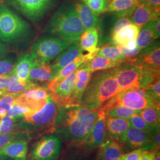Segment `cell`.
<instances>
[{
	"label": "cell",
	"mask_w": 160,
	"mask_h": 160,
	"mask_svg": "<svg viewBox=\"0 0 160 160\" xmlns=\"http://www.w3.org/2000/svg\"><path fill=\"white\" fill-rule=\"evenodd\" d=\"M128 120L131 127L137 128L143 131L155 133L159 131V126L154 127L149 125L143 120L142 117L138 114V113L132 115L129 119H128Z\"/></svg>",
	"instance_id": "cell-35"
},
{
	"label": "cell",
	"mask_w": 160,
	"mask_h": 160,
	"mask_svg": "<svg viewBox=\"0 0 160 160\" xmlns=\"http://www.w3.org/2000/svg\"><path fill=\"white\" fill-rule=\"evenodd\" d=\"M109 0H83V3L98 16L106 12Z\"/></svg>",
	"instance_id": "cell-37"
},
{
	"label": "cell",
	"mask_w": 160,
	"mask_h": 160,
	"mask_svg": "<svg viewBox=\"0 0 160 160\" xmlns=\"http://www.w3.org/2000/svg\"><path fill=\"white\" fill-rule=\"evenodd\" d=\"M131 20L129 18H118V19L115 22L114 26L112 28L111 34L119 31L120 29L125 27L126 25L131 23Z\"/></svg>",
	"instance_id": "cell-42"
},
{
	"label": "cell",
	"mask_w": 160,
	"mask_h": 160,
	"mask_svg": "<svg viewBox=\"0 0 160 160\" xmlns=\"http://www.w3.org/2000/svg\"><path fill=\"white\" fill-rule=\"evenodd\" d=\"M72 41L59 37H45L36 40L30 53L39 63H48L66 49Z\"/></svg>",
	"instance_id": "cell-7"
},
{
	"label": "cell",
	"mask_w": 160,
	"mask_h": 160,
	"mask_svg": "<svg viewBox=\"0 0 160 160\" xmlns=\"http://www.w3.org/2000/svg\"><path fill=\"white\" fill-rule=\"evenodd\" d=\"M122 155L120 145L113 141L107 140L100 146L97 160H119Z\"/></svg>",
	"instance_id": "cell-27"
},
{
	"label": "cell",
	"mask_w": 160,
	"mask_h": 160,
	"mask_svg": "<svg viewBox=\"0 0 160 160\" xmlns=\"http://www.w3.org/2000/svg\"><path fill=\"white\" fill-rule=\"evenodd\" d=\"M55 76L51 65L48 63H38L30 70L29 80L33 83L36 82H49Z\"/></svg>",
	"instance_id": "cell-29"
},
{
	"label": "cell",
	"mask_w": 160,
	"mask_h": 160,
	"mask_svg": "<svg viewBox=\"0 0 160 160\" xmlns=\"http://www.w3.org/2000/svg\"><path fill=\"white\" fill-rule=\"evenodd\" d=\"M75 71L63 80L51 94V96L59 108L71 106L76 81Z\"/></svg>",
	"instance_id": "cell-14"
},
{
	"label": "cell",
	"mask_w": 160,
	"mask_h": 160,
	"mask_svg": "<svg viewBox=\"0 0 160 160\" xmlns=\"http://www.w3.org/2000/svg\"><path fill=\"white\" fill-rule=\"evenodd\" d=\"M9 82V75L0 77V92L5 89Z\"/></svg>",
	"instance_id": "cell-44"
},
{
	"label": "cell",
	"mask_w": 160,
	"mask_h": 160,
	"mask_svg": "<svg viewBox=\"0 0 160 160\" xmlns=\"http://www.w3.org/2000/svg\"><path fill=\"white\" fill-rule=\"evenodd\" d=\"M82 51L79 44V40L72 42L66 49L55 59L53 63L51 65L55 75L57 74L58 72L64 67L73 61L82 53Z\"/></svg>",
	"instance_id": "cell-17"
},
{
	"label": "cell",
	"mask_w": 160,
	"mask_h": 160,
	"mask_svg": "<svg viewBox=\"0 0 160 160\" xmlns=\"http://www.w3.org/2000/svg\"><path fill=\"white\" fill-rule=\"evenodd\" d=\"M140 30L134 24L130 23L111 34L112 42L116 45L126 47L130 42L137 40Z\"/></svg>",
	"instance_id": "cell-22"
},
{
	"label": "cell",
	"mask_w": 160,
	"mask_h": 160,
	"mask_svg": "<svg viewBox=\"0 0 160 160\" xmlns=\"http://www.w3.org/2000/svg\"><path fill=\"white\" fill-rule=\"evenodd\" d=\"M159 18V11L155 10L143 2H139L138 6L129 18L132 23L141 29L149 22Z\"/></svg>",
	"instance_id": "cell-18"
},
{
	"label": "cell",
	"mask_w": 160,
	"mask_h": 160,
	"mask_svg": "<svg viewBox=\"0 0 160 160\" xmlns=\"http://www.w3.org/2000/svg\"><path fill=\"white\" fill-rule=\"evenodd\" d=\"M83 92L80 106L96 110L119 93L115 67L94 72Z\"/></svg>",
	"instance_id": "cell-2"
},
{
	"label": "cell",
	"mask_w": 160,
	"mask_h": 160,
	"mask_svg": "<svg viewBox=\"0 0 160 160\" xmlns=\"http://www.w3.org/2000/svg\"><path fill=\"white\" fill-rule=\"evenodd\" d=\"M0 105H1V103H0Z\"/></svg>",
	"instance_id": "cell-50"
},
{
	"label": "cell",
	"mask_w": 160,
	"mask_h": 160,
	"mask_svg": "<svg viewBox=\"0 0 160 160\" xmlns=\"http://www.w3.org/2000/svg\"><path fill=\"white\" fill-rule=\"evenodd\" d=\"M61 149L60 138L53 135L41 138L36 143L30 154L32 160H55Z\"/></svg>",
	"instance_id": "cell-12"
},
{
	"label": "cell",
	"mask_w": 160,
	"mask_h": 160,
	"mask_svg": "<svg viewBox=\"0 0 160 160\" xmlns=\"http://www.w3.org/2000/svg\"><path fill=\"white\" fill-rule=\"evenodd\" d=\"M116 106L140 111L152 106H160V102L152 99L143 88L131 89L119 92L96 111L103 112Z\"/></svg>",
	"instance_id": "cell-4"
},
{
	"label": "cell",
	"mask_w": 160,
	"mask_h": 160,
	"mask_svg": "<svg viewBox=\"0 0 160 160\" xmlns=\"http://www.w3.org/2000/svg\"><path fill=\"white\" fill-rule=\"evenodd\" d=\"M148 93L149 96L155 101L160 102V79L155 80L148 86L143 88Z\"/></svg>",
	"instance_id": "cell-39"
},
{
	"label": "cell",
	"mask_w": 160,
	"mask_h": 160,
	"mask_svg": "<svg viewBox=\"0 0 160 160\" xmlns=\"http://www.w3.org/2000/svg\"><path fill=\"white\" fill-rule=\"evenodd\" d=\"M47 30L57 37L74 42L80 39L85 29L74 4L67 2L53 14L47 26Z\"/></svg>",
	"instance_id": "cell-3"
},
{
	"label": "cell",
	"mask_w": 160,
	"mask_h": 160,
	"mask_svg": "<svg viewBox=\"0 0 160 160\" xmlns=\"http://www.w3.org/2000/svg\"><path fill=\"white\" fill-rule=\"evenodd\" d=\"M154 39L155 40L159 39L160 36V20L157 19L155 24L154 28Z\"/></svg>",
	"instance_id": "cell-45"
},
{
	"label": "cell",
	"mask_w": 160,
	"mask_h": 160,
	"mask_svg": "<svg viewBox=\"0 0 160 160\" xmlns=\"http://www.w3.org/2000/svg\"><path fill=\"white\" fill-rule=\"evenodd\" d=\"M157 20L149 22L140 30L136 40L137 46L139 50H142L155 40L154 35Z\"/></svg>",
	"instance_id": "cell-30"
},
{
	"label": "cell",
	"mask_w": 160,
	"mask_h": 160,
	"mask_svg": "<svg viewBox=\"0 0 160 160\" xmlns=\"http://www.w3.org/2000/svg\"><path fill=\"white\" fill-rule=\"evenodd\" d=\"M155 152L153 151H146L143 154L141 160H153L155 155Z\"/></svg>",
	"instance_id": "cell-46"
},
{
	"label": "cell",
	"mask_w": 160,
	"mask_h": 160,
	"mask_svg": "<svg viewBox=\"0 0 160 160\" xmlns=\"http://www.w3.org/2000/svg\"><path fill=\"white\" fill-rule=\"evenodd\" d=\"M139 2H143L157 11L160 10V0H138Z\"/></svg>",
	"instance_id": "cell-43"
},
{
	"label": "cell",
	"mask_w": 160,
	"mask_h": 160,
	"mask_svg": "<svg viewBox=\"0 0 160 160\" xmlns=\"http://www.w3.org/2000/svg\"><path fill=\"white\" fill-rule=\"evenodd\" d=\"M134 63L143 73L155 76L160 75V48L159 42H152L132 58Z\"/></svg>",
	"instance_id": "cell-10"
},
{
	"label": "cell",
	"mask_w": 160,
	"mask_h": 160,
	"mask_svg": "<svg viewBox=\"0 0 160 160\" xmlns=\"http://www.w3.org/2000/svg\"><path fill=\"white\" fill-rule=\"evenodd\" d=\"M112 60L124 61L125 57L120 53L118 47L116 45L108 44L99 48L97 55Z\"/></svg>",
	"instance_id": "cell-34"
},
{
	"label": "cell",
	"mask_w": 160,
	"mask_h": 160,
	"mask_svg": "<svg viewBox=\"0 0 160 160\" xmlns=\"http://www.w3.org/2000/svg\"><path fill=\"white\" fill-rule=\"evenodd\" d=\"M29 24L5 4L0 6V40L10 43L29 33Z\"/></svg>",
	"instance_id": "cell-5"
},
{
	"label": "cell",
	"mask_w": 160,
	"mask_h": 160,
	"mask_svg": "<svg viewBox=\"0 0 160 160\" xmlns=\"http://www.w3.org/2000/svg\"><path fill=\"white\" fill-rule=\"evenodd\" d=\"M79 44L82 51L87 52L92 58L96 56L98 48V32L96 28H91L84 31L80 36Z\"/></svg>",
	"instance_id": "cell-21"
},
{
	"label": "cell",
	"mask_w": 160,
	"mask_h": 160,
	"mask_svg": "<svg viewBox=\"0 0 160 160\" xmlns=\"http://www.w3.org/2000/svg\"><path fill=\"white\" fill-rule=\"evenodd\" d=\"M36 84L29 80H22L14 73L9 75V82L5 89L0 92V97L4 95H12L17 97L23 92L33 87Z\"/></svg>",
	"instance_id": "cell-23"
},
{
	"label": "cell",
	"mask_w": 160,
	"mask_h": 160,
	"mask_svg": "<svg viewBox=\"0 0 160 160\" xmlns=\"http://www.w3.org/2000/svg\"><path fill=\"white\" fill-rule=\"evenodd\" d=\"M123 61L112 60L102 56L96 55L86 62L88 68L92 72L113 68L119 66Z\"/></svg>",
	"instance_id": "cell-31"
},
{
	"label": "cell",
	"mask_w": 160,
	"mask_h": 160,
	"mask_svg": "<svg viewBox=\"0 0 160 160\" xmlns=\"http://www.w3.org/2000/svg\"><path fill=\"white\" fill-rule=\"evenodd\" d=\"M0 160H12L11 158L4 156V155H2L0 154Z\"/></svg>",
	"instance_id": "cell-48"
},
{
	"label": "cell",
	"mask_w": 160,
	"mask_h": 160,
	"mask_svg": "<svg viewBox=\"0 0 160 160\" xmlns=\"http://www.w3.org/2000/svg\"><path fill=\"white\" fill-rule=\"evenodd\" d=\"M115 68L119 92L127 90L143 88L154 81L152 78L141 71L132 58L124 60Z\"/></svg>",
	"instance_id": "cell-6"
},
{
	"label": "cell",
	"mask_w": 160,
	"mask_h": 160,
	"mask_svg": "<svg viewBox=\"0 0 160 160\" xmlns=\"http://www.w3.org/2000/svg\"><path fill=\"white\" fill-rule=\"evenodd\" d=\"M92 72L88 68L86 62L82 63L75 71L76 81L71 98V106H80L81 98L88 85Z\"/></svg>",
	"instance_id": "cell-15"
},
{
	"label": "cell",
	"mask_w": 160,
	"mask_h": 160,
	"mask_svg": "<svg viewBox=\"0 0 160 160\" xmlns=\"http://www.w3.org/2000/svg\"><path fill=\"white\" fill-rule=\"evenodd\" d=\"M59 107L50 96L48 97L45 104L41 109L25 116L20 120L18 128L29 130H40L54 124Z\"/></svg>",
	"instance_id": "cell-8"
},
{
	"label": "cell",
	"mask_w": 160,
	"mask_h": 160,
	"mask_svg": "<svg viewBox=\"0 0 160 160\" xmlns=\"http://www.w3.org/2000/svg\"><path fill=\"white\" fill-rule=\"evenodd\" d=\"M5 52H6L5 47L1 43H0V58L4 55Z\"/></svg>",
	"instance_id": "cell-47"
},
{
	"label": "cell",
	"mask_w": 160,
	"mask_h": 160,
	"mask_svg": "<svg viewBox=\"0 0 160 160\" xmlns=\"http://www.w3.org/2000/svg\"><path fill=\"white\" fill-rule=\"evenodd\" d=\"M147 151L143 148H138L135 151L122 155L119 160H141L145 152Z\"/></svg>",
	"instance_id": "cell-41"
},
{
	"label": "cell",
	"mask_w": 160,
	"mask_h": 160,
	"mask_svg": "<svg viewBox=\"0 0 160 160\" xmlns=\"http://www.w3.org/2000/svg\"><path fill=\"white\" fill-rule=\"evenodd\" d=\"M121 140L132 148H143L147 150L154 146L159 147L160 131L150 133L130 126Z\"/></svg>",
	"instance_id": "cell-11"
},
{
	"label": "cell",
	"mask_w": 160,
	"mask_h": 160,
	"mask_svg": "<svg viewBox=\"0 0 160 160\" xmlns=\"http://www.w3.org/2000/svg\"><path fill=\"white\" fill-rule=\"evenodd\" d=\"M31 113V111L27 107L18 103L16 100L8 112V115L17 122L22 120L25 116Z\"/></svg>",
	"instance_id": "cell-36"
},
{
	"label": "cell",
	"mask_w": 160,
	"mask_h": 160,
	"mask_svg": "<svg viewBox=\"0 0 160 160\" xmlns=\"http://www.w3.org/2000/svg\"><path fill=\"white\" fill-rule=\"evenodd\" d=\"M38 63L30 53L23 54L20 56L15 67L12 73L22 80H29V72L30 70Z\"/></svg>",
	"instance_id": "cell-26"
},
{
	"label": "cell",
	"mask_w": 160,
	"mask_h": 160,
	"mask_svg": "<svg viewBox=\"0 0 160 160\" xmlns=\"http://www.w3.org/2000/svg\"><path fill=\"white\" fill-rule=\"evenodd\" d=\"M15 64L13 61L10 59L0 61V77L8 76L12 74L14 71Z\"/></svg>",
	"instance_id": "cell-40"
},
{
	"label": "cell",
	"mask_w": 160,
	"mask_h": 160,
	"mask_svg": "<svg viewBox=\"0 0 160 160\" xmlns=\"http://www.w3.org/2000/svg\"><path fill=\"white\" fill-rule=\"evenodd\" d=\"M75 7L85 30L91 28L96 29L99 28L100 25L99 17L88 6L83 2H79L75 4Z\"/></svg>",
	"instance_id": "cell-25"
},
{
	"label": "cell",
	"mask_w": 160,
	"mask_h": 160,
	"mask_svg": "<svg viewBox=\"0 0 160 160\" xmlns=\"http://www.w3.org/2000/svg\"><path fill=\"white\" fill-rule=\"evenodd\" d=\"M26 138V136L24 133L19 132H15L10 133H0V148L12 141L20 139H24Z\"/></svg>",
	"instance_id": "cell-38"
},
{
	"label": "cell",
	"mask_w": 160,
	"mask_h": 160,
	"mask_svg": "<svg viewBox=\"0 0 160 160\" xmlns=\"http://www.w3.org/2000/svg\"><path fill=\"white\" fill-rule=\"evenodd\" d=\"M153 160H160V152H159L155 154V155L154 158Z\"/></svg>",
	"instance_id": "cell-49"
},
{
	"label": "cell",
	"mask_w": 160,
	"mask_h": 160,
	"mask_svg": "<svg viewBox=\"0 0 160 160\" xmlns=\"http://www.w3.org/2000/svg\"><path fill=\"white\" fill-rule=\"evenodd\" d=\"M48 89L36 84L16 97V101L27 107L32 113L39 110L51 96Z\"/></svg>",
	"instance_id": "cell-13"
},
{
	"label": "cell",
	"mask_w": 160,
	"mask_h": 160,
	"mask_svg": "<svg viewBox=\"0 0 160 160\" xmlns=\"http://www.w3.org/2000/svg\"><path fill=\"white\" fill-rule=\"evenodd\" d=\"M139 114L148 124L158 127L160 125V106H152L139 111Z\"/></svg>",
	"instance_id": "cell-32"
},
{
	"label": "cell",
	"mask_w": 160,
	"mask_h": 160,
	"mask_svg": "<svg viewBox=\"0 0 160 160\" xmlns=\"http://www.w3.org/2000/svg\"><path fill=\"white\" fill-rule=\"evenodd\" d=\"M57 0H7L8 3L32 22H38Z\"/></svg>",
	"instance_id": "cell-9"
},
{
	"label": "cell",
	"mask_w": 160,
	"mask_h": 160,
	"mask_svg": "<svg viewBox=\"0 0 160 160\" xmlns=\"http://www.w3.org/2000/svg\"><path fill=\"white\" fill-rule=\"evenodd\" d=\"M106 126L105 117L99 113V117L92 128L86 141L92 147H100L106 141Z\"/></svg>",
	"instance_id": "cell-24"
},
{
	"label": "cell",
	"mask_w": 160,
	"mask_h": 160,
	"mask_svg": "<svg viewBox=\"0 0 160 160\" xmlns=\"http://www.w3.org/2000/svg\"><path fill=\"white\" fill-rule=\"evenodd\" d=\"M90 59V58L87 53L84 55L82 53H81L73 61L61 69L55 77L49 82H48V89L49 91H50L51 92H53L63 80H65L69 75L74 72L82 63L86 62Z\"/></svg>",
	"instance_id": "cell-16"
},
{
	"label": "cell",
	"mask_w": 160,
	"mask_h": 160,
	"mask_svg": "<svg viewBox=\"0 0 160 160\" xmlns=\"http://www.w3.org/2000/svg\"><path fill=\"white\" fill-rule=\"evenodd\" d=\"M99 117L96 110L81 106L59 108L53 126L67 140L86 141Z\"/></svg>",
	"instance_id": "cell-1"
},
{
	"label": "cell",
	"mask_w": 160,
	"mask_h": 160,
	"mask_svg": "<svg viewBox=\"0 0 160 160\" xmlns=\"http://www.w3.org/2000/svg\"><path fill=\"white\" fill-rule=\"evenodd\" d=\"M138 112L139 111L128 109L120 106H116L112 107L103 112H99L98 113L103 114L105 118L110 116V117L128 119L131 117L132 115Z\"/></svg>",
	"instance_id": "cell-33"
},
{
	"label": "cell",
	"mask_w": 160,
	"mask_h": 160,
	"mask_svg": "<svg viewBox=\"0 0 160 160\" xmlns=\"http://www.w3.org/2000/svg\"><path fill=\"white\" fill-rule=\"evenodd\" d=\"M138 4V0H110L106 12L118 18H130Z\"/></svg>",
	"instance_id": "cell-19"
},
{
	"label": "cell",
	"mask_w": 160,
	"mask_h": 160,
	"mask_svg": "<svg viewBox=\"0 0 160 160\" xmlns=\"http://www.w3.org/2000/svg\"><path fill=\"white\" fill-rule=\"evenodd\" d=\"M28 151V141L24 139H17L0 148V154L12 160H26Z\"/></svg>",
	"instance_id": "cell-20"
},
{
	"label": "cell",
	"mask_w": 160,
	"mask_h": 160,
	"mask_svg": "<svg viewBox=\"0 0 160 160\" xmlns=\"http://www.w3.org/2000/svg\"><path fill=\"white\" fill-rule=\"evenodd\" d=\"M105 122L110 135L120 139L130 128L129 120L126 119L108 116L105 118Z\"/></svg>",
	"instance_id": "cell-28"
}]
</instances>
